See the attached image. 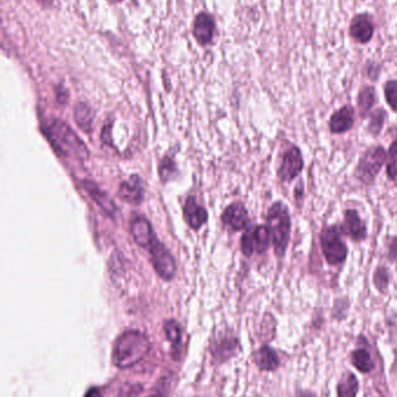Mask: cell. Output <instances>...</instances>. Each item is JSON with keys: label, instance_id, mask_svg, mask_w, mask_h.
Instances as JSON below:
<instances>
[{"label": "cell", "instance_id": "obj_1", "mask_svg": "<svg viewBox=\"0 0 397 397\" xmlns=\"http://www.w3.org/2000/svg\"><path fill=\"white\" fill-rule=\"evenodd\" d=\"M149 351L147 337L137 331H128L117 339L112 361L119 368H127L140 361Z\"/></svg>", "mask_w": 397, "mask_h": 397}, {"label": "cell", "instance_id": "obj_2", "mask_svg": "<svg viewBox=\"0 0 397 397\" xmlns=\"http://www.w3.org/2000/svg\"><path fill=\"white\" fill-rule=\"evenodd\" d=\"M267 221L275 254L278 258L285 257L292 231V219L288 207L282 202H275L268 210Z\"/></svg>", "mask_w": 397, "mask_h": 397}, {"label": "cell", "instance_id": "obj_3", "mask_svg": "<svg viewBox=\"0 0 397 397\" xmlns=\"http://www.w3.org/2000/svg\"><path fill=\"white\" fill-rule=\"evenodd\" d=\"M47 132H48L50 141L62 153L73 155L78 159L88 158V148L67 123H64L61 120H53L47 127Z\"/></svg>", "mask_w": 397, "mask_h": 397}, {"label": "cell", "instance_id": "obj_4", "mask_svg": "<svg viewBox=\"0 0 397 397\" xmlns=\"http://www.w3.org/2000/svg\"><path fill=\"white\" fill-rule=\"evenodd\" d=\"M320 247L327 264L332 266L343 264L347 258L348 249L341 238V231L337 226H327L322 231Z\"/></svg>", "mask_w": 397, "mask_h": 397}, {"label": "cell", "instance_id": "obj_5", "mask_svg": "<svg viewBox=\"0 0 397 397\" xmlns=\"http://www.w3.org/2000/svg\"><path fill=\"white\" fill-rule=\"evenodd\" d=\"M386 150L382 146H373L367 150L359 160L355 176L365 185H370L375 180L381 167L387 159Z\"/></svg>", "mask_w": 397, "mask_h": 397}, {"label": "cell", "instance_id": "obj_6", "mask_svg": "<svg viewBox=\"0 0 397 397\" xmlns=\"http://www.w3.org/2000/svg\"><path fill=\"white\" fill-rule=\"evenodd\" d=\"M148 250L151 251V263L158 274L165 280L174 278L176 273V263L168 249L155 238Z\"/></svg>", "mask_w": 397, "mask_h": 397}, {"label": "cell", "instance_id": "obj_7", "mask_svg": "<svg viewBox=\"0 0 397 397\" xmlns=\"http://www.w3.org/2000/svg\"><path fill=\"white\" fill-rule=\"evenodd\" d=\"M374 31H375L374 21L368 13L357 14L352 17L348 34L357 43L367 45L368 42L372 41Z\"/></svg>", "mask_w": 397, "mask_h": 397}, {"label": "cell", "instance_id": "obj_8", "mask_svg": "<svg viewBox=\"0 0 397 397\" xmlns=\"http://www.w3.org/2000/svg\"><path fill=\"white\" fill-rule=\"evenodd\" d=\"M303 167H304V163H303L301 150L297 146H292L283 157L281 166L278 171V178L283 182H292L301 174Z\"/></svg>", "mask_w": 397, "mask_h": 397}, {"label": "cell", "instance_id": "obj_9", "mask_svg": "<svg viewBox=\"0 0 397 397\" xmlns=\"http://www.w3.org/2000/svg\"><path fill=\"white\" fill-rule=\"evenodd\" d=\"M341 231L348 235L355 242H361L367 236L365 224L354 209H348L345 212L344 224L341 226Z\"/></svg>", "mask_w": 397, "mask_h": 397}, {"label": "cell", "instance_id": "obj_10", "mask_svg": "<svg viewBox=\"0 0 397 397\" xmlns=\"http://www.w3.org/2000/svg\"><path fill=\"white\" fill-rule=\"evenodd\" d=\"M354 108L352 107L351 104H346L337 111H334L329 122L331 132L344 134L348 132L354 125Z\"/></svg>", "mask_w": 397, "mask_h": 397}, {"label": "cell", "instance_id": "obj_11", "mask_svg": "<svg viewBox=\"0 0 397 397\" xmlns=\"http://www.w3.org/2000/svg\"><path fill=\"white\" fill-rule=\"evenodd\" d=\"M118 195L130 205H139L144 198V187L140 178L132 176L128 180L121 182Z\"/></svg>", "mask_w": 397, "mask_h": 397}, {"label": "cell", "instance_id": "obj_12", "mask_svg": "<svg viewBox=\"0 0 397 397\" xmlns=\"http://www.w3.org/2000/svg\"><path fill=\"white\" fill-rule=\"evenodd\" d=\"M130 233L133 235L134 240L137 242L139 247L149 249L151 243L154 242V233L151 229V223L148 222L144 217H137L132 221Z\"/></svg>", "mask_w": 397, "mask_h": 397}, {"label": "cell", "instance_id": "obj_13", "mask_svg": "<svg viewBox=\"0 0 397 397\" xmlns=\"http://www.w3.org/2000/svg\"><path fill=\"white\" fill-rule=\"evenodd\" d=\"M215 33V21L209 14H198L193 22V35L200 45H208Z\"/></svg>", "mask_w": 397, "mask_h": 397}, {"label": "cell", "instance_id": "obj_14", "mask_svg": "<svg viewBox=\"0 0 397 397\" xmlns=\"http://www.w3.org/2000/svg\"><path fill=\"white\" fill-rule=\"evenodd\" d=\"M223 222L231 226L234 231L245 229L248 223V212L241 203H232L223 214Z\"/></svg>", "mask_w": 397, "mask_h": 397}, {"label": "cell", "instance_id": "obj_15", "mask_svg": "<svg viewBox=\"0 0 397 397\" xmlns=\"http://www.w3.org/2000/svg\"><path fill=\"white\" fill-rule=\"evenodd\" d=\"M184 217L193 229L198 230L208 219V212L197 203L195 198H189L184 205Z\"/></svg>", "mask_w": 397, "mask_h": 397}, {"label": "cell", "instance_id": "obj_16", "mask_svg": "<svg viewBox=\"0 0 397 397\" xmlns=\"http://www.w3.org/2000/svg\"><path fill=\"white\" fill-rule=\"evenodd\" d=\"M83 186H84L85 191L88 192V194L91 196L92 200H95L96 203L100 205L106 214H109L112 217L116 215V203L104 192L100 191V188L97 185L93 184L91 181H84Z\"/></svg>", "mask_w": 397, "mask_h": 397}, {"label": "cell", "instance_id": "obj_17", "mask_svg": "<svg viewBox=\"0 0 397 397\" xmlns=\"http://www.w3.org/2000/svg\"><path fill=\"white\" fill-rule=\"evenodd\" d=\"M376 93L375 88L369 85L362 87L358 94V108L359 113L362 118H365L368 114L369 111L372 109L373 106L375 104Z\"/></svg>", "mask_w": 397, "mask_h": 397}, {"label": "cell", "instance_id": "obj_18", "mask_svg": "<svg viewBox=\"0 0 397 397\" xmlns=\"http://www.w3.org/2000/svg\"><path fill=\"white\" fill-rule=\"evenodd\" d=\"M255 362L264 371H274L278 366V355L275 353L274 350L264 346L257 352Z\"/></svg>", "mask_w": 397, "mask_h": 397}, {"label": "cell", "instance_id": "obj_19", "mask_svg": "<svg viewBox=\"0 0 397 397\" xmlns=\"http://www.w3.org/2000/svg\"><path fill=\"white\" fill-rule=\"evenodd\" d=\"M75 120L80 128L83 129L84 132H90L92 129V123H93V113L91 108L88 104H80L75 111Z\"/></svg>", "mask_w": 397, "mask_h": 397}, {"label": "cell", "instance_id": "obj_20", "mask_svg": "<svg viewBox=\"0 0 397 397\" xmlns=\"http://www.w3.org/2000/svg\"><path fill=\"white\" fill-rule=\"evenodd\" d=\"M254 245L257 254H264L269 249L271 240V233L269 228L266 226H259L253 231Z\"/></svg>", "mask_w": 397, "mask_h": 397}, {"label": "cell", "instance_id": "obj_21", "mask_svg": "<svg viewBox=\"0 0 397 397\" xmlns=\"http://www.w3.org/2000/svg\"><path fill=\"white\" fill-rule=\"evenodd\" d=\"M358 388L357 377L353 374H347L338 384V397H355Z\"/></svg>", "mask_w": 397, "mask_h": 397}, {"label": "cell", "instance_id": "obj_22", "mask_svg": "<svg viewBox=\"0 0 397 397\" xmlns=\"http://www.w3.org/2000/svg\"><path fill=\"white\" fill-rule=\"evenodd\" d=\"M165 331L167 334L169 341H172V352L174 355L179 353L181 351V339H182V334H181V329L176 320H168L165 324Z\"/></svg>", "mask_w": 397, "mask_h": 397}, {"label": "cell", "instance_id": "obj_23", "mask_svg": "<svg viewBox=\"0 0 397 397\" xmlns=\"http://www.w3.org/2000/svg\"><path fill=\"white\" fill-rule=\"evenodd\" d=\"M352 360H353V365L362 373L370 372L374 367V362L366 350H357L353 352Z\"/></svg>", "mask_w": 397, "mask_h": 397}, {"label": "cell", "instance_id": "obj_24", "mask_svg": "<svg viewBox=\"0 0 397 397\" xmlns=\"http://www.w3.org/2000/svg\"><path fill=\"white\" fill-rule=\"evenodd\" d=\"M387 174L397 186V141L390 146L387 156Z\"/></svg>", "mask_w": 397, "mask_h": 397}, {"label": "cell", "instance_id": "obj_25", "mask_svg": "<svg viewBox=\"0 0 397 397\" xmlns=\"http://www.w3.org/2000/svg\"><path fill=\"white\" fill-rule=\"evenodd\" d=\"M386 120V111L383 109H377L370 115V121H369L368 132L372 135H379L383 125Z\"/></svg>", "mask_w": 397, "mask_h": 397}, {"label": "cell", "instance_id": "obj_26", "mask_svg": "<svg viewBox=\"0 0 397 397\" xmlns=\"http://www.w3.org/2000/svg\"><path fill=\"white\" fill-rule=\"evenodd\" d=\"M384 97L393 111H397V80H388L384 86Z\"/></svg>", "mask_w": 397, "mask_h": 397}, {"label": "cell", "instance_id": "obj_27", "mask_svg": "<svg viewBox=\"0 0 397 397\" xmlns=\"http://www.w3.org/2000/svg\"><path fill=\"white\" fill-rule=\"evenodd\" d=\"M388 282H389V275L386 268H376L375 273H374V283H375L376 288L379 289L380 292H384L388 287Z\"/></svg>", "mask_w": 397, "mask_h": 397}, {"label": "cell", "instance_id": "obj_28", "mask_svg": "<svg viewBox=\"0 0 397 397\" xmlns=\"http://www.w3.org/2000/svg\"><path fill=\"white\" fill-rule=\"evenodd\" d=\"M255 245H254L253 233L250 231L244 233L243 238H241V250H243L245 256L250 257V254H253Z\"/></svg>", "mask_w": 397, "mask_h": 397}, {"label": "cell", "instance_id": "obj_29", "mask_svg": "<svg viewBox=\"0 0 397 397\" xmlns=\"http://www.w3.org/2000/svg\"><path fill=\"white\" fill-rule=\"evenodd\" d=\"M174 173H175V165H174L170 158L165 157L161 163V166H160V176H161L162 180H167Z\"/></svg>", "mask_w": 397, "mask_h": 397}, {"label": "cell", "instance_id": "obj_30", "mask_svg": "<svg viewBox=\"0 0 397 397\" xmlns=\"http://www.w3.org/2000/svg\"><path fill=\"white\" fill-rule=\"evenodd\" d=\"M388 257L390 260L397 261V237L393 238L391 243L389 245V252H388Z\"/></svg>", "mask_w": 397, "mask_h": 397}, {"label": "cell", "instance_id": "obj_31", "mask_svg": "<svg viewBox=\"0 0 397 397\" xmlns=\"http://www.w3.org/2000/svg\"><path fill=\"white\" fill-rule=\"evenodd\" d=\"M85 397H102V395H100L98 390L91 389L88 394H87V396Z\"/></svg>", "mask_w": 397, "mask_h": 397}, {"label": "cell", "instance_id": "obj_32", "mask_svg": "<svg viewBox=\"0 0 397 397\" xmlns=\"http://www.w3.org/2000/svg\"><path fill=\"white\" fill-rule=\"evenodd\" d=\"M40 1H43V3H50L53 1V0H40Z\"/></svg>", "mask_w": 397, "mask_h": 397}, {"label": "cell", "instance_id": "obj_33", "mask_svg": "<svg viewBox=\"0 0 397 397\" xmlns=\"http://www.w3.org/2000/svg\"><path fill=\"white\" fill-rule=\"evenodd\" d=\"M109 1H111V3H119L121 0H109Z\"/></svg>", "mask_w": 397, "mask_h": 397}]
</instances>
